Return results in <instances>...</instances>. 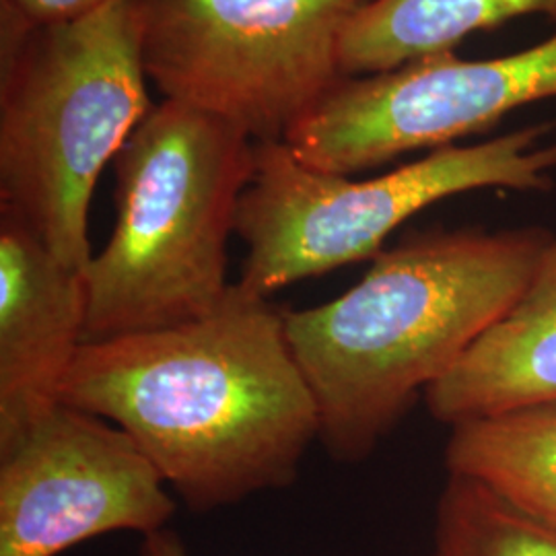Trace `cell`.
Instances as JSON below:
<instances>
[{
	"instance_id": "obj_1",
	"label": "cell",
	"mask_w": 556,
	"mask_h": 556,
	"mask_svg": "<svg viewBox=\"0 0 556 556\" xmlns=\"http://www.w3.org/2000/svg\"><path fill=\"white\" fill-rule=\"evenodd\" d=\"M60 402L124 429L197 514L291 486L319 438L285 312L241 282L200 318L85 342Z\"/></svg>"
},
{
	"instance_id": "obj_2",
	"label": "cell",
	"mask_w": 556,
	"mask_h": 556,
	"mask_svg": "<svg viewBox=\"0 0 556 556\" xmlns=\"http://www.w3.org/2000/svg\"><path fill=\"white\" fill-rule=\"evenodd\" d=\"M553 236L538 225L431 229L383 250L346 293L285 312L328 456H371L516 303Z\"/></svg>"
},
{
	"instance_id": "obj_3",
	"label": "cell",
	"mask_w": 556,
	"mask_h": 556,
	"mask_svg": "<svg viewBox=\"0 0 556 556\" xmlns=\"http://www.w3.org/2000/svg\"><path fill=\"white\" fill-rule=\"evenodd\" d=\"M114 167L118 217L85 270V342L176 326L219 305L256 142L225 119L163 100Z\"/></svg>"
},
{
	"instance_id": "obj_4",
	"label": "cell",
	"mask_w": 556,
	"mask_h": 556,
	"mask_svg": "<svg viewBox=\"0 0 556 556\" xmlns=\"http://www.w3.org/2000/svg\"><path fill=\"white\" fill-rule=\"evenodd\" d=\"M147 80L140 0L34 29L0 71V208L73 270L101 172L153 110Z\"/></svg>"
},
{
	"instance_id": "obj_5",
	"label": "cell",
	"mask_w": 556,
	"mask_h": 556,
	"mask_svg": "<svg viewBox=\"0 0 556 556\" xmlns=\"http://www.w3.org/2000/svg\"><path fill=\"white\" fill-rule=\"evenodd\" d=\"M555 176V122L441 147L369 179L316 172L282 140L256 142L236 220L248 245L239 282L270 298L303 278L376 258L397 227L441 200L477 190L548 192Z\"/></svg>"
},
{
	"instance_id": "obj_6",
	"label": "cell",
	"mask_w": 556,
	"mask_h": 556,
	"mask_svg": "<svg viewBox=\"0 0 556 556\" xmlns=\"http://www.w3.org/2000/svg\"><path fill=\"white\" fill-rule=\"evenodd\" d=\"M369 0H140L142 62L163 98L275 142L344 73L340 40Z\"/></svg>"
},
{
	"instance_id": "obj_7",
	"label": "cell",
	"mask_w": 556,
	"mask_h": 556,
	"mask_svg": "<svg viewBox=\"0 0 556 556\" xmlns=\"http://www.w3.org/2000/svg\"><path fill=\"white\" fill-rule=\"evenodd\" d=\"M548 100H556V31L507 56L443 52L344 77L282 142L316 172L353 176L415 151L457 144L519 108Z\"/></svg>"
},
{
	"instance_id": "obj_8",
	"label": "cell",
	"mask_w": 556,
	"mask_h": 556,
	"mask_svg": "<svg viewBox=\"0 0 556 556\" xmlns=\"http://www.w3.org/2000/svg\"><path fill=\"white\" fill-rule=\"evenodd\" d=\"M165 480L118 425L62 404L0 450V556H59L87 540L167 528Z\"/></svg>"
},
{
	"instance_id": "obj_9",
	"label": "cell",
	"mask_w": 556,
	"mask_h": 556,
	"mask_svg": "<svg viewBox=\"0 0 556 556\" xmlns=\"http://www.w3.org/2000/svg\"><path fill=\"white\" fill-rule=\"evenodd\" d=\"M85 324V273L0 208V450L59 406Z\"/></svg>"
},
{
	"instance_id": "obj_10",
	"label": "cell",
	"mask_w": 556,
	"mask_h": 556,
	"mask_svg": "<svg viewBox=\"0 0 556 556\" xmlns=\"http://www.w3.org/2000/svg\"><path fill=\"white\" fill-rule=\"evenodd\" d=\"M422 397L450 427L556 402V233L516 303Z\"/></svg>"
},
{
	"instance_id": "obj_11",
	"label": "cell",
	"mask_w": 556,
	"mask_h": 556,
	"mask_svg": "<svg viewBox=\"0 0 556 556\" xmlns=\"http://www.w3.org/2000/svg\"><path fill=\"white\" fill-rule=\"evenodd\" d=\"M521 17L556 23V0H369L342 34L340 68L344 77L392 71Z\"/></svg>"
},
{
	"instance_id": "obj_12",
	"label": "cell",
	"mask_w": 556,
	"mask_h": 556,
	"mask_svg": "<svg viewBox=\"0 0 556 556\" xmlns=\"http://www.w3.org/2000/svg\"><path fill=\"white\" fill-rule=\"evenodd\" d=\"M445 468L556 528V402L454 425Z\"/></svg>"
},
{
	"instance_id": "obj_13",
	"label": "cell",
	"mask_w": 556,
	"mask_h": 556,
	"mask_svg": "<svg viewBox=\"0 0 556 556\" xmlns=\"http://www.w3.org/2000/svg\"><path fill=\"white\" fill-rule=\"evenodd\" d=\"M429 556H556V528L475 480L450 475L438 498Z\"/></svg>"
},
{
	"instance_id": "obj_14",
	"label": "cell",
	"mask_w": 556,
	"mask_h": 556,
	"mask_svg": "<svg viewBox=\"0 0 556 556\" xmlns=\"http://www.w3.org/2000/svg\"><path fill=\"white\" fill-rule=\"evenodd\" d=\"M114 0H0V9L20 17L27 27H52L85 20Z\"/></svg>"
},
{
	"instance_id": "obj_15",
	"label": "cell",
	"mask_w": 556,
	"mask_h": 556,
	"mask_svg": "<svg viewBox=\"0 0 556 556\" xmlns=\"http://www.w3.org/2000/svg\"><path fill=\"white\" fill-rule=\"evenodd\" d=\"M140 556H190V553L176 532L163 528L155 534L142 538Z\"/></svg>"
}]
</instances>
